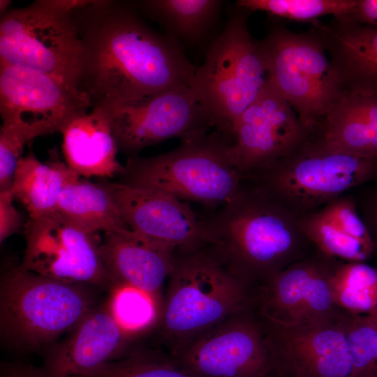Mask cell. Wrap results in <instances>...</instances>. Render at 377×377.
<instances>
[{"label": "cell", "mask_w": 377, "mask_h": 377, "mask_svg": "<svg viewBox=\"0 0 377 377\" xmlns=\"http://www.w3.org/2000/svg\"><path fill=\"white\" fill-rule=\"evenodd\" d=\"M332 291L341 311L358 316L377 313V268L363 262L340 261L332 278Z\"/></svg>", "instance_id": "cell-26"}, {"label": "cell", "mask_w": 377, "mask_h": 377, "mask_svg": "<svg viewBox=\"0 0 377 377\" xmlns=\"http://www.w3.org/2000/svg\"><path fill=\"white\" fill-rule=\"evenodd\" d=\"M133 339L106 303L92 309L64 341L50 348L41 369L48 377L85 375L123 357Z\"/></svg>", "instance_id": "cell-18"}, {"label": "cell", "mask_w": 377, "mask_h": 377, "mask_svg": "<svg viewBox=\"0 0 377 377\" xmlns=\"http://www.w3.org/2000/svg\"><path fill=\"white\" fill-rule=\"evenodd\" d=\"M0 130V190L11 188L14 173L25 145L38 136L57 132L45 121H2Z\"/></svg>", "instance_id": "cell-31"}, {"label": "cell", "mask_w": 377, "mask_h": 377, "mask_svg": "<svg viewBox=\"0 0 377 377\" xmlns=\"http://www.w3.org/2000/svg\"><path fill=\"white\" fill-rule=\"evenodd\" d=\"M250 304L171 357L195 377H274L261 318Z\"/></svg>", "instance_id": "cell-10"}, {"label": "cell", "mask_w": 377, "mask_h": 377, "mask_svg": "<svg viewBox=\"0 0 377 377\" xmlns=\"http://www.w3.org/2000/svg\"><path fill=\"white\" fill-rule=\"evenodd\" d=\"M274 377H275V376H274Z\"/></svg>", "instance_id": "cell-40"}, {"label": "cell", "mask_w": 377, "mask_h": 377, "mask_svg": "<svg viewBox=\"0 0 377 377\" xmlns=\"http://www.w3.org/2000/svg\"><path fill=\"white\" fill-rule=\"evenodd\" d=\"M73 18L82 48L80 87L94 106L190 87L197 67L177 40L148 26L131 1L89 0Z\"/></svg>", "instance_id": "cell-1"}, {"label": "cell", "mask_w": 377, "mask_h": 377, "mask_svg": "<svg viewBox=\"0 0 377 377\" xmlns=\"http://www.w3.org/2000/svg\"><path fill=\"white\" fill-rule=\"evenodd\" d=\"M298 223L310 243L328 258L365 263L376 251L343 232L318 212L299 217Z\"/></svg>", "instance_id": "cell-27"}, {"label": "cell", "mask_w": 377, "mask_h": 377, "mask_svg": "<svg viewBox=\"0 0 377 377\" xmlns=\"http://www.w3.org/2000/svg\"><path fill=\"white\" fill-rule=\"evenodd\" d=\"M258 43L267 83L316 133L344 87L320 39L312 31L295 33L274 23Z\"/></svg>", "instance_id": "cell-8"}, {"label": "cell", "mask_w": 377, "mask_h": 377, "mask_svg": "<svg viewBox=\"0 0 377 377\" xmlns=\"http://www.w3.org/2000/svg\"><path fill=\"white\" fill-rule=\"evenodd\" d=\"M250 13L235 3L230 9L223 29L211 42L190 84L212 126L231 138L235 121L267 81L258 41L248 28Z\"/></svg>", "instance_id": "cell-6"}, {"label": "cell", "mask_w": 377, "mask_h": 377, "mask_svg": "<svg viewBox=\"0 0 377 377\" xmlns=\"http://www.w3.org/2000/svg\"><path fill=\"white\" fill-rule=\"evenodd\" d=\"M93 106L89 96L77 85L47 73L0 63L2 121H45L61 132L70 121Z\"/></svg>", "instance_id": "cell-16"}, {"label": "cell", "mask_w": 377, "mask_h": 377, "mask_svg": "<svg viewBox=\"0 0 377 377\" xmlns=\"http://www.w3.org/2000/svg\"><path fill=\"white\" fill-rule=\"evenodd\" d=\"M73 12L71 0H37L8 10L0 20V63L80 87L82 48Z\"/></svg>", "instance_id": "cell-9"}, {"label": "cell", "mask_w": 377, "mask_h": 377, "mask_svg": "<svg viewBox=\"0 0 377 377\" xmlns=\"http://www.w3.org/2000/svg\"><path fill=\"white\" fill-rule=\"evenodd\" d=\"M340 261L316 250L258 286L253 304L262 318L286 327L337 316L332 278Z\"/></svg>", "instance_id": "cell-12"}, {"label": "cell", "mask_w": 377, "mask_h": 377, "mask_svg": "<svg viewBox=\"0 0 377 377\" xmlns=\"http://www.w3.org/2000/svg\"><path fill=\"white\" fill-rule=\"evenodd\" d=\"M367 316L374 324H375L377 326V313L371 316Z\"/></svg>", "instance_id": "cell-39"}, {"label": "cell", "mask_w": 377, "mask_h": 377, "mask_svg": "<svg viewBox=\"0 0 377 377\" xmlns=\"http://www.w3.org/2000/svg\"><path fill=\"white\" fill-rule=\"evenodd\" d=\"M299 217L244 181L238 195L202 220L207 246L250 288L308 256Z\"/></svg>", "instance_id": "cell-2"}, {"label": "cell", "mask_w": 377, "mask_h": 377, "mask_svg": "<svg viewBox=\"0 0 377 377\" xmlns=\"http://www.w3.org/2000/svg\"><path fill=\"white\" fill-rule=\"evenodd\" d=\"M136 10L157 23L170 37L186 44L202 41L221 13L220 0H143L131 1Z\"/></svg>", "instance_id": "cell-24"}, {"label": "cell", "mask_w": 377, "mask_h": 377, "mask_svg": "<svg viewBox=\"0 0 377 377\" xmlns=\"http://www.w3.org/2000/svg\"><path fill=\"white\" fill-rule=\"evenodd\" d=\"M260 318L275 377H350L343 311L330 319L293 327Z\"/></svg>", "instance_id": "cell-15"}, {"label": "cell", "mask_w": 377, "mask_h": 377, "mask_svg": "<svg viewBox=\"0 0 377 377\" xmlns=\"http://www.w3.org/2000/svg\"><path fill=\"white\" fill-rule=\"evenodd\" d=\"M341 76L377 72V27L348 17L316 21L311 30Z\"/></svg>", "instance_id": "cell-22"}, {"label": "cell", "mask_w": 377, "mask_h": 377, "mask_svg": "<svg viewBox=\"0 0 377 377\" xmlns=\"http://www.w3.org/2000/svg\"><path fill=\"white\" fill-rule=\"evenodd\" d=\"M343 80L341 94L316 134L337 149L377 159V72Z\"/></svg>", "instance_id": "cell-19"}, {"label": "cell", "mask_w": 377, "mask_h": 377, "mask_svg": "<svg viewBox=\"0 0 377 377\" xmlns=\"http://www.w3.org/2000/svg\"><path fill=\"white\" fill-rule=\"evenodd\" d=\"M238 6L251 12L260 10L281 18L311 24L322 16H349L355 0H238Z\"/></svg>", "instance_id": "cell-29"}, {"label": "cell", "mask_w": 377, "mask_h": 377, "mask_svg": "<svg viewBox=\"0 0 377 377\" xmlns=\"http://www.w3.org/2000/svg\"><path fill=\"white\" fill-rule=\"evenodd\" d=\"M24 235L26 249L20 269L64 282L111 290L97 233L57 211L29 218Z\"/></svg>", "instance_id": "cell-11"}, {"label": "cell", "mask_w": 377, "mask_h": 377, "mask_svg": "<svg viewBox=\"0 0 377 377\" xmlns=\"http://www.w3.org/2000/svg\"><path fill=\"white\" fill-rule=\"evenodd\" d=\"M343 320L352 362L350 377H377V326L365 316L343 312Z\"/></svg>", "instance_id": "cell-32"}, {"label": "cell", "mask_w": 377, "mask_h": 377, "mask_svg": "<svg viewBox=\"0 0 377 377\" xmlns=\"http://www.w3.org/2000/svg\"><path fill=\"white\" fill-rule=\"evenodd\" d=\"M108 303L119 325L132 337L158 326L163 305L150 294L129 286H115L111 289Z\"/></svg>", "instance_id": "cell-28"}, {"label": "cell", "mask_w": 377, "mask_h": 377, "mask_svg": "<svg viewBox=\"0 0 377 377\" xmlns=\"http://www.w3.org/2000/svg\"><path fill=\"white\" fill-rule=\"evenodd\" d=\"M105 108L118 149L131 157L147 147L212 126L190 87L170 88Z\"/></svg>", "instance_id": "cell-14"}, {"label": "cell", "mask_w": 377, "mask_h": 377, "mask_svg": "<svg viewBox=\"0 0 377 377\" xmlns=\"http://www.w3.org/2000/svg\"><path fill=\"white\" fill-rule=\"evenodd\" d=\"M103 185L130 230L174 249L194 250L207 244L202 219L186 202L122 182Z\"/></svg>", "instance_id": "cell-17"}, {"label": "cell", "mask_w": 377, "mask_h": 377, "mask_svg": "<svg viewBox=\"0 0 377 377\" xmlns=\"http://www.w3.org/2000/svg\"><path fill=\"white\" fill-rule=\"evenodd\" d=\"M61 133L66 163L80 177H112L123 172L105 107L93 106L70 121Z\"/></svg>", "instance_id": "cell-21"}, {"label": "cell", "mask_w": 377, "mask_h": 377, "mask_svg": "<svg viewBox=\"0 0 377 377\" xmlns=\"http://www.w3.org/2000/svg\"><path fill=\"white\" fill-rule=\"evenodd\" d=\"M314 133L266 81L235 121L228 156L244 179L287 155Z\"/></svg>", "instance_id": "cell-13"}, {"label": "cell", "mask_w": 377, "mask_h": 377, "mask_svg": "<svg viewBox=\"0 0 377 377\" xmlns=\"http://www.w3.org/2000/svg\"><path fill=\"white\" fill-rule=\"evenodd\" d=\"M100 248L112 288L133 286L163 304V288L175 249L129 228L105 232Z\"/></svg>", "instance_id": "cell-20"}, {"label": "cell", "mask_w": 377, "mask_h": 377, "mask_svg": "<svg viewBox=\"0 0 377 377\" xmlns=\"http://www.w3.org/2000/svg\"><path fill=\"white\" fill-rule=\"evenodd\" d=\"M40 162L33 153L22 157L15 169L11 191L27 209L29 218L57 212L60 194L64 187L80 176L66 163L54 158Z\"/></svg>", "instance_id": "cell-23"}, {"label": "cell", "mask_w": 377, "mask_h": 377, "mask_svg": "<svg viewBox=\"0 0 377 377\" xmlns=\"http://www.w3.org/2000/svg\"><path fill=\"white\" fill-rule=\"evenodd\" d=\"M93 304L84 285L17 267L1 282V341L18 351L40 350L71 331L94 308Z\"/></svg>", "instance_id": "cell-7"}, {"label": "cell", "mask_w": 377, "mask_h": 377, "mask_svg": "<svg viewBox=\"0 0 377 377\" xmlns=\"http://www.w3.org/2000/svg\"><path fill=\"white\" fill-rule=\"evenodd\" d=\"M10 189L0 191V242L17 232L22 226V217L13 205Z\"/></svg>", "instance_id": "cell-35"}, {"label": "cell", "mask_w": 377, "mask_h": 377, "mask_svg": "<svg viewBox=\"0 0 377 377\" xmlns=\"http://www.w3.org/2000/svg\"><path fill=\"white\" fill-rule=\"evenodd\" d=\"M168 279L157 327L170 355L252 303L251 288L207 246L175 249Z\"/></svg>", "instance_id": "cell-3"}, {"label": "cell", "mask_w": 377, "mask_h": 377, "mask_svg": "<svg viewBox=\"0 0 377 377\" xmlns=\"http://www.w3.org/2000/svg\"><path fill=\"white\" fill-rule=\"evenodd\" d=\"M57 211L95 233L128 228L103 184L80 179L69 183L60 194Z\"/></svg>", "instance_id": "cell-25"}, {"label": "cell", "mask_w": 377, "mask_h": 377, "mask_svg": "<svg viewBox=\"0 0 377 377\" xmlns=\"http://www.w3.org/2000/svg\"><path fill=\"white\" fill-rule=\"evenodd\" d=\"M244 181L300 217L353 188L377 182V159L337 149L314 133Z\"/></svg>", "instance_id": "cell-5"}, {"label": "cell", "mask_w": 377, "mask_h": 377, "mask_svg": "<svg viewBox=\"0 0 377 377\" xmlns=\"http://www.w3.org/2000/svg\"><path fill=\"white\" fill-rule=\"evenodd\" d=\"M207 130L184 136L177 147L166 153L131 157L124 166L121 182L208 207L230 202L244 185L228 156L232 141L217 129L211 133Z\"/></svg>", "instance_id": "cell-4"}, {"label": "cell", "mask_w": 377, "mask_h": 377, "mask_svg": "<svg viewBox=\"0 0 377 377\" xmlns=\"http://www.w3.org/2000/svg\"><path fill=\"white\" fill-rule=\"evenodd\" d=\"M10 3L11 1L8 0L0 1V13L1 15L8 10V8Z\"/></svg>", "instance_id": "cell-38"}, {"label": "cell", "mask_w": 377, "mask_h": 377, "mask_svg": "<svg viewBox=\"0 0 377 377\" xmlns=\"http://www.w3.org/2000/svg\"><path fill=\"white\" fill-rule=\"evenodd\" d=\"M77 377H195L169 355L143 350L129 351L123 357Z\"/></svg>", "instance_id": "cell-30"}, {"label": "cell", "mask_w": 377, "mask_h": 377, "mask_svg": "<svg viewBox=\"0 0 377 377\" xmlns=\"http://www.w3.org/2000/svg\"><path fill=\"white\" fill-rule=\"evenodd\" d=\"M1 377H48L41 367L18 362H3Z\"/></svg>", "instance_id": "cell-37"}, {"label": "cell", "mask_w": 377, "mask_h": 377, "mask_svg": "<svg viewBox=\"0 0 377 377\" xmlns=\"http://www.w3.org/2000/svg\"><path fill=\"white\" fill-rule=\"evenodd\" d=\"M348 17L362 24L377 27V0H355Z\"/></svg>", "instance_id": "cell-36"}, {"label": "cell", "mask_w": 377, "mask_h": 377, "mask_svg": "<svg viewBox=\"0 0 377 377\" xmlns=\"http://www.w3.org/2000/svg\"><path fill=\"white\" fill-rule=\"evenodd\" d=\"M318 212L343 232L376 251L352 194L337 197Z\"/></svg>", "instance_id": "cell-33"}, {"label": "cell", "mask_w": 377, "mask_h": 377, "mask_svg": "<svg viewBox=\"0 0 377 377\" xmlns=\"http://www.w3.org/2000/svg\"><path fill=\"white\" fill-rule=\"evenodd\" d=\"M362 188L353 195L377 251V183Z\"/></svg>", "instance_id": "cell-34"}]
</instances>
